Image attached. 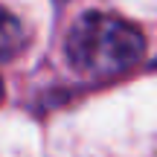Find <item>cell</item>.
Listing matches in <instances>:
<instances>
[{
  "instance_id": "obj_1",
  "label": "cell",
  "mask_w": 157,
  "mask_h": 157,
  "mask_svg": "<svg viewBox=\"0 0 157 157\" xmlns=\"http://www.w3.org/2000/svg\"><path fill=\"white\" fill-rule=\"evenodd\" d=\"M146 52L143 32L119 15L87 12L70 26L64 56L76 73L87 78H113L131 70Z\"/></svg>"
},
{
  "instance_id": "obj_2",
  "label": "cell",
  "mask_w": 157,
  "mask_h": 157,
  "mask_svg": "<svg viewBox=\"0 0 157 157\" xmlns=\"http://www.w3.org/2000/svg\"><path fill=\"white\" fill-rule=\"evenodd\" d=\"M26 47V29L12 12L0 9V61L17 56Z\"/></svg>"
},
{
  "instance_id": "obj_3",
  "label": "cell",
  "mask_w": 157,
  "mask_h": 157,
  "mask_svg": "<svg viewBox=\"0 0 157 157\" xmlns=\"http://www.w3.org/2000/svg\"><path fill=\"white\" fill-rule=\"evenodd\" d=\"M0 96H3V82H0Z\"/></svg>"
}]
</instances>
